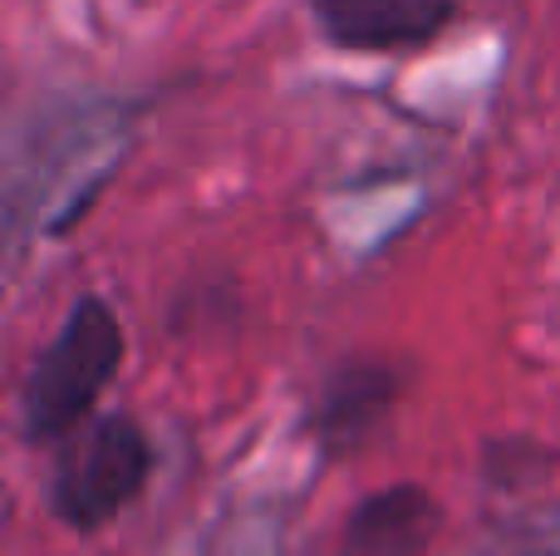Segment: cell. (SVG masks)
Returning a JSON list of instances; mask_svg holds the SVG:
<instances>
[{
	"label": "cell",
	"mask_w": 560,
	"mask_h": 556,
	"mask_svg": "<svg viewBox=\"0 0 560 556\" xmlns=\"http://www.w3.org/2000/svg\"><path fill=\"white\" fill-rule=\"evenodd\" d=\"M124 364V321L114 305L84 296L69 305L59 335L35 355L20 390V429L30 443H65L94 414L98 394Z\"/></svg>",
	"instance_id": "cell-1"
},
{
	"label": "cell",
	"mask_w": 560,
	"mask_h": 556,
	"mask_svg": "<svg viewBox=\"0 0 560 556\" xmlns=\"http://www.w3.org/2000/svg\"><path fill=\"white\" fill-rule=\"evenodd\" d=\"M148 473H153V443L143 424L128 414H104L65 439L49 473V508L65 528L94 532L148 488Z\"/></svg>",
	"instance_id": "cell-2"
},
{
	"label": "cell",
	"mask_w": 560,
	"mask_h": 556,
	"mask_svg": "<svg viewBox=\"0 0 560 556\" xmlns=\"http://www.w3.org/2000/svg\"><path fill=\"white\" fill-rule=\"evenodd\" d=\"M404 394V374L384 360H349L319 384L315 399V419H310V433H315V449L325 459H345L359 443H369V433L388 419V409Z\"/></svg>",
	"instance_id": "cell-3"
},
{
	"label": "cell",
	"mask_w": 560,
	"mask_h": 556,
	"mask_svg": "<svg viewBox=\"0 0 560 556\" xmlns=\"http://www.w3.org/2000/svg\"><path fill=\"white\" fill-rule=\"evenodd\" d=\"M453 0H310V15L339 49H418L453 25Z\"/></svg>",
	"instance_id": "cell-4"
},
{
	"label": "cell",
	"mask_w": 560,
	"mask_h": 556,
	"mask_svg": "<svg viewBox=\"0 0 560 556\" xmlns=\"http://www.w3.org/2000/svg\"><path fill=\"white\" fill-rule=\"evenodd\" d=\"M438 532V502L418 483H394L354 502L345 522L349 556H423Z\"/></svg>",
	"instance_id": "cell-5"
}]
</instances>
